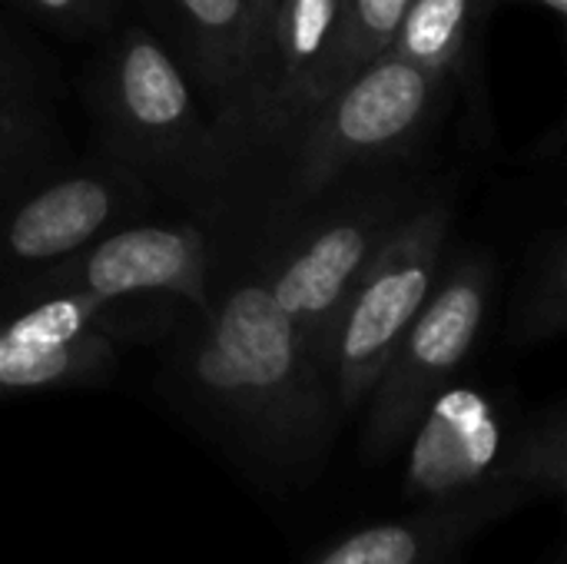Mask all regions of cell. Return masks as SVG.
Listing matches in <instances>:
<instances>
[{
	"instance_id": "obj_13",
	"label": "cell",
	"mask_w": 567,
	"mask_h": 564,
	"mask_svg": "<svg viewBox=\"0 0 567 564\" xmlns=\"http://www.w3.org/2000/svg\"><path fill=\"white\" fill-rule=\"evenodd\" d=\"M196 73L226 96H243L249 66V0H163Z\"/></svg>"
},
{
	"instance_id": "obj_9",
	"label": "cell",
	"mask_w": 567,
	"mask_h": 564,
	"mask_svg": "<svg viewBox=\"0 0 567 564\" xmlns=\"http://www.w3.org/2000/svg\"><path fill=\"white\" fill-rule=\"evenodd\" d=\"M395 223L399 219H392L389 206H359L349 216L322 226L312 239H306V246L289 253L272 276H266L269 296L326 372L332 362L339 319L369 259Z\"/></svg>"
},
{
	"instance_id": "obj_17",
	"label": "cell",
	"mask_w": 567,
	"mask_h": 564,
	"mask_svg": "<svg viewBox=\"0 0 567 564\" xmlns=\"http://www.w3.org/2000/svg\"><path fill=\"white\" fill-rule=\"evenodd\" d=\"M518 485L535 499H561L567 489V416L561 406L548 409L528 429L518 432L515 445Z\"/></svg>"
},
{
	"instance_id": "obj_8",
	"label": "cell",
	"mask_w": 567,
	"mask_h": 564,
	"mask_svg": "<svg viewBox=\"0 0 567 564\" xmlns=\"http://www.w3.org/2000/svg\"><path fill=\"white\" fill-rule=\"evenodd\" d=\"M100 106L113 140L163 166L199 160L209 146L193 86L176 57L146 30L123 33L100 83Z\"/></svg>"
},
{
	"instance_id": "obj_7",
	"label": "cell",
	"mask_w": 567,
	"mask_h": 564,
	"mask_svg": "<svg viewBox=\"0 0 567 564\" xmlns=\"http://www.w3.org/2000/svg\"><path fill=\"white\" fill-rule=\"evenodd\" d=\"M405 442L402 492L412 505H442L518 485V432H508L495 399L475 386H445Z\"/></svg>"
},
{
	"instance_id": "obj_2",
	"label": "cell",
	"mask_w": 567,
	"mask_h": 564,
	"mask_svg": "<svg viewBox=\"0 0 567 564\" xmlns=\"http://www.w3.org/2000/svg\"><path fill=\"white\" fill-rule=\"evenodd\" d=\"M449 229V203H429L409 219H399L369 259L332 339L329 376L342 419L365 406L392 349L432 296L442 276Z\"/></svg>"
},
{
	"instance_id": "obj_5",
	"label": "cell",
	"mask_w": 567,
	"mask_h": 564,
	"mask_svg": "<svg viewBox=\"0 0 567 564\" xmlns=\"http://www.w3.org/2000/svg\"><path fill=\"white\" fill-rule=\"evenodd\" d=\"M116 302L123 299L83 293L20 299V309L0 319V402L106 379L120 336L136 326Z\"/></svg>"
},
{
	"instance_id": "obj_20",
	"label": "cell",
	"mask_w": 567,
	"mask_h": 564,
	"mask_svg": "<svg viewBox=\"0 0 567 564\" xmlns=\"http://www.w3.org/2000/svg\"><path fill=\"white\" fill-rule=\"evenodd\" d=\"M30 113H23L17 103H0V156L13 153L23 140H30Z\"/></svg>"
},
{
	"instance_id": "obj_23",
	"label": "cell",
	"mask_w": 567,
	"mask_h": 564,
	"mask_svg": "<svg viewBox=\"0 0 567 564\" xmlns=\"http://www.w3.org/2000/svg\"><path fill=\"white\" fill-rule=\"evenodd\" d=\"M445 564H462V558H455V562H445Z\"/></svg>"
},
{
	"instance_id": "obj_14",
	"label": "cell",
	"mask_w": 567,
	"mask_h": 564,
	"mask_svg": "<svg viewBox=\"0 0 567 564\" xmlns=\"http://www.w3.org/2000/svg\"><path fill=\"white\" fill-rule=\"evenodd\" d=\"M498 3L502 0H412L385 53L449 80L465 66Z\"/></svg>"
},
{
	"instance_id": "obj_22",
	"label": "cell",
	"mask_w": 567,
	"mask_h": 564,
	"mask_svg": "<svg viewBox=\"0 0 567 564\" xmlns=\"http://www.w3.org/2000/svg\"><path fill=\"white\" fill-rule=\"evenodd\" d=\"M10 66L3 63V57H0V103H10Z\"/></svg>"
},
{
	"instance_id": "obj_4",
	"label": "cell",
	"mask_w": 567,
	"mask_h": 564,
	"mask_svg": "<svg viewBox=\"0 0 567 564\" xmlns=\"http://www.w3.org/2000/svg\"><path fill=\"white\" fill-rule=\"evenodd\" d=\"M442 86L445 76L392 53L369 60L306 116L296 170L299 193L316 196L342 173L409 146L432 120Z\"/></svg>"
},
{
	"instance_id": "obj_19",
	"label": "cell",
	"mask_w": 567,
	"mask_h": 564,
	"mask_svg": "<svg viewBox=\"0 0 567 564\" xmlns=\"http://www.w3.org/2000/svg\"><path fill=\"white\" fill-rule=\"evenodd\" d=\"M279 10V0H249V66H246V80L266 47V37H269V27H272V17ZM246 90V83H243Z\"/></svg>"
},
{
	"instance_id": "obj_21",
	"label": "cell",
	"mask_w": 567,
	"mask_h": 564,
	"mask_svg": "<svg viewBox=\"0 0 567 564\" xmlns=\"http://www.w3.org/2000/svg\"><path fill=\"white\" fill-rule=\"evenodd\" d=\"M535 7H542V10H548V13H555L558 20H565L567 13V0H532Z\"/></svg>"
},
{
	"instance_id": "obj_11",
	"label": "cell",
	"mask_w": 567,
	"mask_h": 564,
	"mask_svg": "<svg viewBox=\"0 0 567 564\" xmlns=\"http://www.w3.org/2000/svg\"><path fill=\"white\" fill-rule=\"evenodd\" d=\"M535 495L528 489L508 485L472 499L419 505L412 515L362 525L306 564H445L462 558V552L492 525L522 512Z\"/></svg>"
},
{
	"instance_id": "obj_16",
	"label": "cell",
	"mask_w": 567,
	"mask_h": 564,
	"mask_svg": "<svg viewBox=\"0 0 567 564\" xmlns=\"http://www.w3.org/2000/svg\"><path fill=\"white\" fill-rule=\"evenodd\" d=\"M567 326V239L561 229L542 233L525 256L512 332L522 346L548 342Z\"/></svg>"
},
{
	"instance_id": "obj_15",
	"label": "cell",
	"mask_w": 567,
	"mask_h": 564,
	"mask_svg": "<svg viewBox=\"0 0 567 564\" xmlns=\"http://www.w3.org/2000/svg\"><path fill=\"white\" fill-rule=\"evenodd\" d=\"M409 7L412 0H346L336 40L306 90L302 116H309L355 70H362L369 60L385 53Z\"/></svg>"
},
{
	"instance_id": "obj_12",
	"label": "cell",
	"mask_w": 567,
	"mask_h": 564,
	"mask_svg": "<svg viewBox=\"0 0 567 564\" xmlns=\"http://www.w3.org/2000/svg\"><path fill=\"white\" fill-rule=\"evenodd\" d=\"M342 7L346 0H279L266 47L243 90L266 123L302 120L306 90L336 40Z\"/></svg>"
},
{
	"instance_id": "obj_3",
	"label": "cell",
	"mask_w": 567,
	"mask_h": 564,
	"mask_svg": "<svg viewBox=\"0 0 567 564\" xmlns=\"http://www.w3.org/2000/svg\"><path fill=\"white\" fill-rule=\"evenodd\" d=\"M492 302V263L485 256L458 259L445 279L409 322L405 336L392 349L375 389L369 392V419L362 435V455L379 465L392 459L425 406L452 386L455 372L472 356Z\"/></svg>"
},
{
	"instance_id": "obj_10",
	"label": "cell",
	"mask_w": 567,
	"mask_h": 564,
	"mask_svg": "<svg viewBox=\"0 0 567 564\" xmlns=\"http://www.w3.org/2000/svg\"><path fill=\"white\" fill-rule=\"evenodd\" d=\"M136 183L120 173L63 176L0 213V273L43 269L106 229L133 206Z\"/></svg>"
},
{
	"instance_id": "obj_6",
	"label": "cell",
	"mask_w": 567,
	"mask_h": 564,
	"mask_svg": "<svg viewBox=\"0 0 567 564\" xmlns=\"http://www.w3.org/2000/svg\"><path fill=\"white\" fill-rule=\"evenodd\" d=\"M83 293L96 299L176 296L209 312V243L193 226L106 229L83 249L27 276L13 296Z\"/></svg>"
},
{
	"instance_id": "obj_18",
	"label": "cell",
	"mask_w": 567,
	"mask_h": 564,
	"mask_svg": "<svg viewBox=\"0 0 567 564\" xmlns=\"http://www.w3.org/2000/svg\"><path fill=\"white\" fill-rule=\"evenodd\" d=\"M20 3L60 30L100 27L113 13V0H20Z\"/></svg>"
},
{
	"instance_id": "obj_1",
	"label": "cell",
	"mask_w": 567,
	"mask_h": 564,
	"mask_svg": "<svg viewBox=\"0 0 567 564\" xmlns=\"http://www.w3.org/2000/svg\"><path fill=\"white\" fill-rule=\"evenodd\" d=\"M183 382L196 409L272 489H306L336 442L329 372L269 296L239 283L189 342Z\"/></svg>"
}]
</instances>
